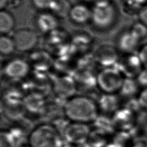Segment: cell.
<instances>
[{
    "label": "cell",
    "instance_id": "obj_21",
    "mask_svg": "<svg viewBox=\"0 0 147 147\" xmlns=\"http://www.w3.org/2000/svg\"><path fill=\"white\" fill-rule=\"evenodd\" d=\"M16 22L13 15L3 9L0 12V32L1 34H8L13 31Z\"/></svg>",
    "mask_w": 147,
    "mask_h": 147
},
{
    "label": "cell",
    "instance_id": "obj_29",
    "mask_svg": "<svg viewBox=\"0 0 147 147\" xmlns=\"http://www.w3.org/2000/svg\"><path fill=\"white\" fill-rule=\"evenodd\" d=\"M136 80L140 88L147 87V69L144 68L136 78Z\"/></svg>",
    "mask_w": 147,
    "mask_h": 147
},
{
    "label": "cell",
    "instance_id": "obj_34",
    "mask_svg": "<svg viewBox=\"0 0 147 147\" xmlns=\"http://www.w3.org/2000/svg\"><path fill=\"white\" fill-rule=\"evenodd\" d=\"M17 147H32L29 144H22L18 146Z\"/></svg>",
    "mask_w": 147,
    "mask_h": 147
},
{
    "label": "cell",
    "instance_id": "obj_33",
    "mask_svg": "<svg viewBox=\"0 0 147 147\" xmlns=\"http://www.w3.org/2000/svg\"><path fill=\"white\" fill-rule=\"evenodd\" d=\"M62 147H76V146L74 145H71V144H64L63 146Z\"/></svg>",
    "mask_w": 147,
    "mask_h": 147
},
{
    "label": "cell",
    "instance_id": "obj_30",
    "mask_svg": "<svg viewBox=\"0 0 147 147\" xmlns=\"http://www.w3.org/2000/svg\"><path fill=\"white\" fill-rule=\"evenodd\" d=\"M138 17L139 21L147 26V4L139 10Z\"/></svg>",
    "mask_w": 147,
    "mask_h": 147
},
{
    "label": "cell",
    "instance_id": "obj_10",
    "mask_svg": "<svg viewBox=\"0 0 147 147\" xmlns=\"http://www.w3.org/2000/svg\"><path fill=\"white\" fill-rule=\"evenodd\" d=\"M119 57V52L115 46L109 44L100 45L94 53V60L101 68L115 67Z\"/></svg>",
    "mask_w": 147,
    "mask_h": 147
},
{
    "label": "cell",
    "instance_id": "obj_13",
    "mask_svg": "<svg viewBox=\"0 0 147 147\" xmlns=\"http://www.w3.org/2000/svg\"><path fill=\"white\" fill-rule=\"evenodd\" d=\"M59 18L51 11H44L38 14L35 20L37 29L41 33L48 34L59 28Z\"/></svg>",
    "mask_w": 147,
    "mask_h": 147
},
{
    "label": "cell",
    "instance_id": "obj_27",
    "mask_svg": "<svg viewBox=\"0 0 147 147\" xmlns=\"http://www.w3.org/2000/svg\"><path fill=\"white\" fill-rule=\"evenodd\" d=\"M136 53L144 68L147 69V42L140 45Z\"/></svg>",
    "mask_w": 147,
    "mask_h": 147
},
{
    "label": "cell",
    "instance_id": "obj_12",
    "mask_svg": "<svg viewBox=\"0 0 147 147\" xmlns=\"http://www.w3.org/2000/svg\"><path fill=\"white\" fill-rule=\"evenodd\" d=\"M76 81L71 76L63 75L57 78L53 83L55 93L65 100L75 95L77 90Z\"/></svg>",
    "mask_w": 147,
    "mask_h": 147
},
{
    "label": "cell",
    "instance_id": "obj_9",
    "mask_svg": "<svg viewBox=\"0 0 147 147\" xmlns=\"http://www.w3.org/2000/svg\"><path fill=\"white\" fill-rule=\"evenodd\" d=\"M125 78L136 79L144 68L136 53L122 54L115 66Z\"/></svg>",
    "mask_w": 147,
    "mask_h": 147
},
{
    "label": "cell",
    "instance_id": "obj_25",
    "mask_svg": "<svg viewBox=\"0 0 147 147\" xmlns=\"http://www.w3.org/2000/svg\"><path fill=\"white\" fill-rule=\"evenodd\" d=\"M55 0H32L33 6L42 11L49 10Z\"/></svg>",
    "mask_w": 147,
    "mask_h": 147
},
{
    "label": "cell",
    "instance_id": "obj_26",
    "mask_svg": "<svg viewBox=\"0 0 147 147\" xmlns=\"http://www.w3.org/2000/svg\"><path fill=\"white\" fill-rule=\"evenodd\" d=\"M136 98L138 106L143 110L147 111V87L142 88Z\"/></svg>",
    "mask_w": 147,
    "mask_h": 147
},
{
    "label": "cell",
    "instance_id": "obj_11",
    "mask_svg": "<svg viewBox=\"0 0 147 147\" xmlns=\"http://www.w3.org/2000/svg\"><path fill=\"white\" fill-rule=\"evenodd\" d=\"M141 41L130 29L121 33L115 42V47L122 54L137 52Z\"/></svg>",
    "mask_w": 147,
    "mask_h": 147
},
{
    "label": "cell",
    "instance_id": "obj_8",
    "mask_svg": "<svg viewBox=\"0 0 147 147\" xmlns=\"http://www.w3.org/2000/svg\"><path fill=\"white\" fill-rule=\"evenodd\" d=\"M47 37L45 39V50L51 55H60L63 51L71 47V38H69L64 30L59 28L47 34Z\"/></svg>",
    "mask_w": 147,
    "mask_h": 147
},
{
    "label": "cell",
    "instance_id": "obj_24",
    "mask_svg": "<svg viewBox=\"0 0 147 147\" xmlns=\"http://www.w3.org/2000/svg\"><path fill=\"white\" fill-rule=\"evenodd\" d=\"M130 29L141 42L147 38V26L141 22L134 23Z\"/></svg>",
    "mask_w": 147,
    "mask_h": 147
},
{
    "label": "cell",
    "instance_id": "obj_17",
    "mask_svg": "<svg viewBox=\"0 0 147 147\" xmlns=\"http://www.w3.org/2000/svg\"><path fill=\"white\" fill-rule=\"evenodd\" d=\"M114 118L113 122L117 126H120L121 128H129L134 125L135 117L134 113L129 109L118 110L114 113Z\"/></svg>",
    "mask_w": 147,
    "mask_h": 147
},
{
    "label": "cell",
    "instance_id": "obj_1",
    "mask_svg": "<svg viewBox=\"0 0 147 147\" xmlns=\"http://www.w3.org/2000/svg\"><path fill=\"white\" fill-rule=\"evenodd\" d=\"M65 117L71 122L89 124L96 121L99 110L96 100L86 95H75L65 100Z\"/></svg>",
    "mask_w": 147,
    "mask_h": 147
},
{
    "label": "cell",
    "instance_id": "obj_6",
    "mask_svg": "<svg viewBox=\"0 0 147 147\" xmlns=\"http://www.w3.org/2000/svg\"><path fill=\"white\" fill-rule=\"evenodd\" d=\"M90 134L91 129L88 124L71 121L65 126L62 133L64 140L67 144L75 146L85 142Z\"/></svg>",
    "mask_w": 147,
    "mask_h": 147
},
{
    "label": "cell",
    "instance_id": "obj_4",
    "mask_svg": "<svg viewBox=\"0 0 147 147\" xmlns=\"http://www.w3.org/2000/svg\"><path fill=\"white\" fill-rule=\"evenodd\" d=\"M117 10L112 3L94 4L92 8L91 21L93 26L98 30H106L115 23Z\"/></svg>",
    "mask_w": 147,
    "mask_h": 147
},
{
    "label": "cell",
    "instance_id": "obj_23",
    "mask_svg": "<svg viewBox=\"0 0 147 147\" xmlns=\"http://www.w3.org/2000/svg\"><path fill=\"white\" fill-rule=\"evenodd\" d=\"M17 139L9 130L2 129L0 133V147H17Z\"/></svg>",
    "mask_w": 147,
    "mask_h": 147
},
{
    "label": "cell",
    "instance_id": "obj_3",
    "mask_svg": "<svg viewBox=\"0 0 147 147\" xmlns=\"http://www.w3.org/2000/svg\"><path fill=\"white\" fill-rule=\"evenodd\" d=\"M96 76V87L103 94H118L125 78L116 67L102 68Z\"/></svg>",
    "mask_w": 147,
    "mask_h": 147
},
{
    "label": "cell",
    "instance_id": "obj_15",
    "mask_svg": "<svg viewBox=\"0 0 147 147\" xmlns=\"http://www.w3.org/2000/svg\"><path fill=\"white\" fill-rule=\"evenodd\" d=\"M76 25H84L91 21L92 9L84 3H78L72 6L68 16Z\"/></svg>",
    "mask_w": 147,
    "mask_h": 147
},
{
    "label": "cell",
    "instance_id": "obj_32",
    "mask_svg": "<svg viewBox=\"0 0 147 147\" xmlns=\"http://www.w3.org/2000/svg\"><path fill=\"white\" fill-rule=\"evenodd\" d=\"M94 4H106L112 3L111 0H95Z\"/></svg>",
    "mask_w": 147,
    "mask_h": 147
},
{
    "label": "cell",
    "instance_id": "obj_28",
    "mask_svg": "<svg viewBox=\"0 0 147 147\" xmlns=\"http://www.w3.org/2000/svg\"><path fill=\"white\" fill-rule=\"evenodd\" d=\"M125 6L131 9H138L147 4V0H123Z\"/></svg>",
    "mask_w": 147,
    "mask_h": 147
},
{
    "label": "cell",
    "instance_id": "obj_19",
    "mask_svg": "<svg viewBox=\"0 0 147 147\" xmlns=\"http://www.w3.org/2000/svg\"><path fill=\"white\" fill-rule=\"evenodd\" d=\"M140 87L136 79L125 78L122 87L118 94L123 97L130 98L136 96L137 98L140 91Z\"/></svg>",
    "mask_w": 147,
    "mask_h": 147
},
{
    "label": "cell",
    "instance_id": "obj_20",
    "mask_svg": "<svg viewBox=\"0 0 147 147\" xmlns=\"http://www.w3.org/2000/svg\"><path fill=\"white\" fill-rule=\"evenodd\" d=\"M72 6L68 0H55L49 11L59 18H63L69 16Z\"/></svg>",
    "mask_w": 147,
    "mask_h": 147
},
{
    "label": "cell",
    "instance_id": "obj_16",
    "mask_svg": "<svg viewBox=\"0 0 147 147\" xmlns=\"http://www.w3.org/2000/svg\"><path fill=\"white\" fill-rule=\"evenodd\" d=\"M117 94H103L96 101L99 112L114 113L119 108V99Z\"/></svg>",
    "mask_w": 147,
    "mask_h": 147
},
{
    "label": "cell",
    "instance_id": "obj_31",
    "mask_svg": "<svg viewBox=\"0 0 147 147\" xmlns=\"http://www.w3.org/2000/svg\"><path fill=\"white\" fill-rule=\"evenodd\" d=\"M9 2V0H0L1 10H3L6 7Z\"/></svg>",
    "mask_w": 147,
    "mask_h": 147
},
{
    "label": "cell",
    "instance_id": "obj_14",
    "mask_svg": "<svg viewBox=\"0 0 147 147\" xmlns=\"http://www.w3.org/2000/svg\"><path fill=\"white\" fill-rule=\"evenodd\" d=\"M28 61L30 67H33L36 71H45L50 68L53 64L51 55L45 50L33 52Z\"/></svg>",
    "mask_w": 147,
    "mask_h": 147
},
{
    "label": "cell",
    "instance_id": "obj_22",
    "mask_svg": "<svg viewBox=\"0 0 147 147\" xmlns=\"http://www.w3.org/2000/svg\"><path fill=\"white\" fill-rule=\"evenodd\" d=\"M16 51V45L12 36L1 34L0 37V53L2 56H8Z\"/></svg>",
    "mask_w": 147,
    "mask_h": 147
},
{
    "label": "cell",
    "instance_id": "obj_5",
    "mask_svg": "<svg viewBox=\"0 0 147 147\" xmlns=\"http://www.w3.org/2000/svg\"><path fill=\"white\" fill-rule=\"evenodd\" d=\"M31 67L28 60L21 57L11 58L4 63L2 72L9 80H19L26 78Z\"/></svg>",
    "mask_w": 147,
    "mask_h": 147
},
{
    "label": "cell",
    "instance_id": "obj_18",
    "mask_svg": "<svg viewBox=\"0 0 147 147\" xmlns=\"http://www.w3.org/2000/svg\"><path fill=\"white\" fill-rule=\"evenodd\" d=\"M44 103L42 95L36 93L23 98V105L25 111H30L32 113H36L41 110Z\"/></svg>",
    "mask_w": 147,
    "mask_h": 147
},
{
    "label": "cell",
    "instance_id": "obj_7",
    "mask_svg": "<svg viewBox=\"0 0 147 147\" xmlns=\"http://www.w3.org/2000/svg\"><path fill=\"white\" fill-rule=\"evenodd\" d=\"M16 51L20 52H31L39 42L37 32L32 29L24 28L16 30L13 36Z\"/></svg>",
    "mask_w": 147,
    "mask_h": 147
},
{
    "label": "cell",
    "instance_id": "obj_35",
    "mask_svg": "<svg viewBox=\"0 0 147 147\" xmlns=\"http://www.w3.org/2000/svg\"><path fill=\"white\" fill-rule=\"evenodd\" d=\"M82 1H83L84 2H94L95 0H82Z\"/></svg>",
    "mask_w": 147,
    "mask_h": 147
},
{
    "label": "cell",
    "instance_id": "obj_2",
    "mask_svg": "<svg viewBox=\"0 0 147 147\" xmlns=\"http://www.w3.org/2000/svg\"><path fill=\"white\" fill-rule=\"evenodd\" d=\"M32 147H62L64 139L57 128L50 123H41L30 131L28 137Z\"/></svg>",
    "mask_w": 147,
    "mask_h": 147
}]
</instances>
